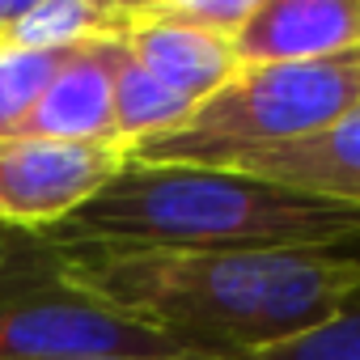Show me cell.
<instances>
[{"label": "cell", "instance_id": "277c9868", "mask_svg": "<svg viewBox=\"0 0 360 360\" xmlns=\"http://www.w3.org/2000/svg\"><path fill=\"white\" fill-rule=\"evenodd\" d=\"M60 356H178L153 330L119 318L64 276L60 250L43 233L0 238V360ZM187 356V352H183Z\"/></svg>", "mask_w": 360, "mask_h": 360}, {"label": "cell", "instance_id": "3957f363", "mask_svg": "<svg viewBox=\"0 0 360 360\" xmlns=\"http://www.w3.org/2000/svg\"><path fill=\"white\" fill-rule=\"evenodd\" d=\"M360 106V51L318 64H263L238 68L195 115L157 140L131 148V161L157 165H217L233 153L276 148L326 131Z\"/></svg>", "mask_w": 360, "mask_h": 360}, {"label": "cell", "instance_id": "52a82bcc", "mask_svg": "<svg viewBox=\"0 0 360 360\" xmlns=\"http://www.w3.org/2000/svg\"><path fill=\"white\" fill-rule=\"evenodd\" d=\"M360 51V0H259L233 34L242 68L318 64Z\"/></svg>", "mask_w": 360, "mask_h": 360}, {"label": "cell", "instance_id": "7c38bea8", "mask_svg": "<svg viewBox=\"0 0 360 360\" xmlns=\"http://www.w3.org/2000/svg\"><path fill=\"white\" fill-rule=\"evenodd\" d=\"M233 360H360V288H352L339 301V309L314 330H301L284 343H271Z\"/></svg>", "mask_w": 360, "mask_h": 360}, {"label": "cell", "instance_id": "4fadbf2b", "mask_svg": "<svg viewBox=\"0 0 360 360\" xmlns=\"http://www.w3.org/2000/svg\"><path fill=\"white\" fill-rule=\"evenodd\" d=\"M64 51H18L0 47V136H18L43 89L51 85Z\"/></svg>", "mask_w": 360, "mask_h": 360}, {"label": "cell", "instance_id": "30bf717a", "mask_svg": "<svg viewBox=\"0 0 360 360\" xmlns=\"http://www.w3.org/2000/svg\"><path fill=\"white\" fill-rule=\"evenodd\" d=\"M123 30V0H22L13 22L0 30V47L18 51H72L89 39Z\"/></svg>", "mask_w": 360, "mask_h": 360}, {"label": "cell", "instance_id": "8fae6325", "mask_svg": "<svg viewBox=\"0 0 360 360\" xmlns=\"http://www.w3.org/2000/svg\"><path fill=\"white\" fill-rule=\"evenodd\" d=\"M127 51V47H123ZM195 115V102L161 85L153 72H144L131 56H123L115 77V140L123 148H136L144 140L169 136Z\"/></svg>", "mask_w": 360, "mask_h": 360}, {"label": "cell", "instance_id": "5b68a950", "mask_svg": "<svg viewBox=\"0 0 360 360\" xmlns=\"http://www.w3.org/2000/svg\"><path fill=\"white\" fill-rule=\"evenodd\" d=\"M131 161L123 144L0 136V225L47 233L81 212Z\"/></svg>", "mask_w": 360, "mask_h": 360}, {"label": "cell", "instance_id": "9c48e42d", "mask_svg": "<svg viewBox=\"0 0 360 360\" xmlns=\"http://www.w3.org/2000/svg\"><path fill=\"white\" fill-rule=\"evenodd\" d=\"M127 56L153 72L161 85H169L174 94L191 98L195 106L204 98H212L225 81L238 77V56L229 39L191 30V26H178V22H161L140 13L131 0H123V30H119Z\"/></svg>", "mask_w": 360, "mask_h": 360}, {"label": "cell", "instance_id": "6da1fadb", "mask_svg": "<svg viewBox=\"0 0 360 360\" xmlns=\"http://www.w3.org/2000/svg\"><path fill=\"white\" fill-rule=\"evenodd\" d=\"M56 250L81 292L204 360H233L314 330L360 288L356 250Z\"/></svg>", "mask_w": 360, "mask_h": 360}, {"label": "cell", "instance_id": "8992f818", "mask_svg": "<svg viewBox=\"0 0 360 360\" xmlns=\"http://www.w3.org/2000/svg\"><path fill=\"white\" fill-rule=\"evenodd\" d=\"M123 39H89L64 51L51 85L18 127V136L68 140V144H119L115 140V77L123 64Z\"/></svg>", "mask_w": 360, "mask_h": 360}, {"label": "cell", "instance_id": "7a4b0ae2", "mask_svg": "<svg viewBox=\"0 0 360 360\" xmlns=\"http://www.w3.org/2000/svg\"><path fill=\"white\" fill-rule=\"evenodd\" d=\"M51 246L153 250H352L360 208L208 165L127 161L81 212L43 233Z\"/></svg>", "mask_w": 360, "mask_h": 360}, {"label": "cell", "instance_id": "5bb4252c", "mask_svg": "<svg viewBox=\"0 0 360 360\" xmlns=\"http://www.w3.org/2000/svg\"><path fill=\"white\" fill-rule=\"evenodd\" d=\"M131 5L148 18L161 22H178V26H191L217 39H229L246 26V18L255 13L259 0H131Z\"/></svg>", "mask_w": 360, "mask_h": 360}, {"label": "cell", "instance_id": "9a60e30c", "mask_svg": "<svg viewBox=\"0 0 360 360\" xmlns=\"http://www.w3.org/2000/svg\"><path fill=\"white\" fill-rule=\"evenodd\" d=\"M60 360H204V356H60Z\"/></svg>", "mask_w": 360, "mask_h": 360}, {"label": "cell", "instance_id": "ba28073f", "mask_svg": "<svg viewBox=\"0 0 360 360\" xmlns=\"http://www.w3.org/2000/svg\"><path fill=\"white\" fill-rule=\"evenodd\" d=\"M208 169H233L250 174L263 183L318 195L343 208H360V106L335 119L326 131L276 144V148H255V153H233Z\"/></svg>", "mask_w": 360, "mask_h": 360}]
</instances>
